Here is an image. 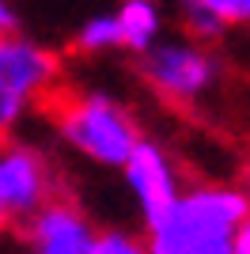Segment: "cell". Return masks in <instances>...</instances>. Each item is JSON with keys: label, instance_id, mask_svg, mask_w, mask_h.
<instances>
[{"label": "cell", "instance_id": "5b68a950", "mask_svg": "<svg viewBox=\"0 0 250 254\" xmlns=\"http://www.w3.org/2000/svg\"><path fill=\"white\" fill-rule=\"evenodd\" d=\"M50 197H57L50 156L31 140H0V235L19 232Z\"/></svg>", "mask_w": 250, "mask_h": 254}, {"label": "cell", "instance_id": "7a4b0ae2", "mask_svg": "<svg viewBox=\"0 0 250 254\" xmlns=\"http://www.w3.org/2000/svg\"><path fill=\"white\" fill-rule=\"evenodd\" d=\"M42 106L64 148L106 171L122 167L133 144L144 137L133 110L99 87H57Z\"/></svg>", "mask_w": 250, "mask_h": 254}, {"label": "cell", "instance_id": "6da1fadb", "mask_svg": "<svg viewBox=\"0 0 250 254\" xmlns=\"http://www.w3.org/2000/svg\"><path fill=\"white\" fill-rule=\"evenodd\" d=\"M250 212V190L239 182H197L144 228L152 254H235V228Z\"/></svg>", "mask_w": 250, "mask_h": 254}, {"label": "cell", "instance_id": "30bf717a", "mask_svg": "<svg viewBox=\"0 0 250 254\" xmlns=\"http://www.w3.org/2000/svg\"><path fill=\"white\" fill-rule=\"evenodd\" d=\"M91 254H152L148 251L144 232H129V228H99L95 232Z\"/></svg>", "mask_w": 250, "mask_h": 254}, {"label": "cell", "instance_id": "8992f818", "mask_svg": "<svg viewBox=\"0 0 250 254\" xmlns=\"http://www.w3.org/2000/svg\"><path fill=\"white\" fill-rule=\"evenodd\" d=\"M118 171H122V182H125V190H129V197H133V209H136V216H140L144 228L156 224L178 201V193L186 190L175 156L152 137L136 140L133 152L125 156V163Z\"/></svg>", "mask_w": 250, "mask_h": 254}, {"label": "cell", "instance_id": "52a82bcc", "mask_svg": "<svg viewBox=\"0 0 250 254\" xmlns=\"http://www.w3.org/2000/svg\"><path fill=\"white\" fill-rule=\"evenodd\" d=\"M27 254H91L95 228L91 216L72 201V197H50L19 228Z\"/></svg>", "mask_w": 250, "mask_h": 254}, {"label": "cell", "instance_id": "8fae6325", "mask_svg": "<svg viewBox=\"0 0 250 254\" xmlns=\"http://www.w3.org/2000/svg\"><path fill=\"white\" fill-rule=\"evenodd\" d=\"M205 11H212L231 34L235 31H250V0H193Z\"/></svg>", "mask_w": 250, "mask_h": 254}, {"label": "cell", "instance_id": "7c38bea8", "mask_svg": "<svg viewBox=\"0 0 250 254\" xmlns=\"http://www.w3.org/2000/svg\"><path fill=\"white\" fill-rule=\"evenodd\" d=\"M8 31H19V11H15L11 0H0V34Z\"/></svg>", "mask_w": 250, "mask_h": 254}, {"label": "cell", "instance_id": "3957f363", "mask_svg": "<svg viewBox=\"0 0 250 254\" xmlns=\"http://www.w3.org/2000/svg\"><path fill=\"white\" fill-rule=\"evenodd\" d=\"M61 53L23 31L0 34V140L15 137L23 122L61 87Z\"/></svg>", "mask_w": 250, "mask_h": 254}, {"label": "cell", "instance_id": "4fadbf2b", "mask_svg": "<svg viewBox=\"0 0 250 254\" xmlns=\"http://www.w3.org/2000/svg\"><path fill=\"white\" fill-rule=\"evenodd\" d=\"M235 254H250V212L243 216L239 228H235Z\"/></svg>", "mask_w": 250, "mask_h": 254}, {"label": "cell", "instance_id": "ba28073f", "mask_svg": "<svg viewBox=\"0 0 250 254\" xmlns=\"http://www.w3.org/2000/svg\"><path fill=\"white\" fill-rule=\"evenodd\" d=\"M114 19H118V50L133 53V57L152 50L167 34L163 0H122L114 8Z\"/></svg>", "mask_w": 250, "mask_h": 254}, {"label": "cell", "instance_id": "9c48e42d", "mask_svg": "<svg viewBox=\"0 0 250 254\" xmlns=\"http://www.w3.org/2000/svg\"><path fill=\"white\" fill-rule=\"evenodd\" d=\"M72 50L83 57H103V53L118 50V19L114 11H95L76 27L72 34Z\"/></svg>", "mask_w": 250, "mask_h": 254}, {"label": "cell", "instance_id": "277c9868", "mask_svg": "<svg viewBox=\"0 0 250 254\" xmlns=\"http://www.w3.org/2000/svg\"><path fill=\"white\" fill-rule=\"evenodd\" d=\"M136 64H140V80L171 106H193L208 99L224 76L220 46L193 42L186 34H178V38L163 34L152 50L136 57Z\"/></svg>", "mask_w": 250, "mask_h": 254}]
</instances>
